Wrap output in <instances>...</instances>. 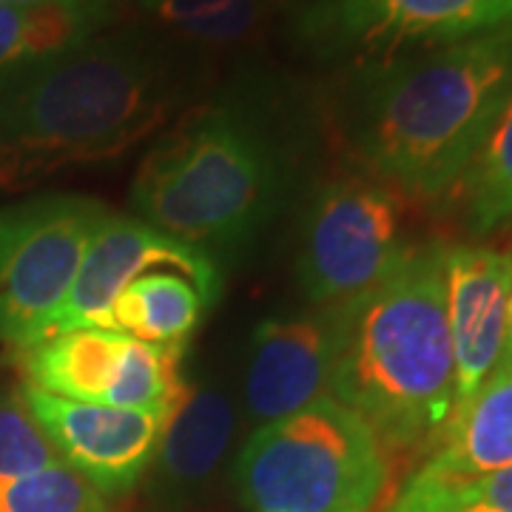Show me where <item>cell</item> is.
Segmentation results:
<instances>
[{
  "label": "cell",
  "mask_w": 512,
  "mask_h": 512,
  "mask_svg": "<svg viewBox=\"0 0 512 512\" xmlns=\"http://www.w3.org/2000/svg\"><path fill=\"white\" fill-rule=\"evenodd\" d=\"M387 512H512V467L450 478L416 470Z\"/></svg>",
  "instance_id": "19"
},
{
  "label": "cell",
  "mask_w": 512,
  "mask_h": 512,
  "mask_svg": "<svg viewBox=\"0 0 512 512\" xmlns=\"http://www.w3.org/2000/svg\"><path fill=\"white\" fill-rule=\"evenodd\" d=\"M151 268H165L171 274L191 279L200 293L214 305L222 288V276L214 256L202 254L180 239L168 237L137 217L106 214L97 222L86 254L63 305L46 322L43 339L83 328H111V305L131 279Z\"/></svg>",
  "instance_id": "10"
},
{
  "label": "cell",
  "mask_w": 512,
  "mask_h": 512,
  "mask_svg": "<svg viewBox=\"0 0 512 512\" xmlns=\"http://www.w3.org/2000/svg\"><path fill=\"white\" fill-rule=\"evenodd\" d=\"M453 197L473 237H490L512 220V97Z\"/></svg>",
  "instance_id": "18"
},
{
  "label": "cell",
  "mask_w": 512,
  "mask_h": 512,
  "mask_svg": "<svg viewBox=\"0 0 512 512\" xmlns=\"http://www.w3.org/2000/svg\"><path fill=\"white\" fill-rule=\"evenodd\" d=\"M512 467V353H504L478 387V393L458 410L436 444L433 456L421 464L424 473L450 478L487 476Z\"/></svg>",
  "instance_id": "14"
},
{
  "label": "cell",
  "mask_w": 512,
  "mask_h": 512,
  "mask_svg": "<svg viewBox=\"0 0 512 512\" xmlns=\"http://www.w3.org/2000/svg\"><path fill=\"white\" fill-rule=\"evenodd\" d=\"M512 26V0H299L293 32L319 60L376 66Z\"/></svg>",
  "instance_id": "7"
},
{
  "label": "cell",
  "mask_w": 512,
  "mask_h": 512,
  "mask_svg": "<svg viewBox=\"0 0 512 512\" xmlns=\"http://www.w3.org/2000/svg\"><path fill=\"white\" fill-rule=\"evenodd\" d=\"M60 461L55 444L23 402V393L0 399V478L29 476Z\"/></svg>",
  "instance_id": "21"
},
{
  "label": "cell",
  "mask_w": 512,
  "mask_h": 512,
  "mask_svg": "<svg viewBox=\"0 0 512 512\" xmlns=\"http://www.w3.org/2000/svg\"><path fill=\"white\" fill-rule=\"evenodd\" d=\"M106 214L86 197L0 208V345L23 350L40 342Z\"/></svg>",
  "instance_id": "8"
},
{
  "label": "cell",
  "mask_w": 512,
  "mask_h": 512,
  "mask_svg": "<svg viewBox=\"0 0 512 512\" xmlns=\"http://www.w3.org/2000/svg\"><path fill=\"white\" fill-rule=\"evenodd\" d=\"M510 97L512 26L362 66L345 140L362 174L404 200H447Z\"/></svg>",
  "instance_id": "1"
},
{
  "label": "cell",
  "mask_w": 512,
  "mask_h": 512,
  "mask_svg": "<svg viewBox=\"0 0 512 512\" xmlns=\"http://www.w3.org/2000/svg\"><path fill=\"white\" fill-rule=\"evenodd\" d=\"M140 3L148 15H154L160 23L171 29H183L188 23L220 15L237 0H140Z\"/></svg>",
  "instance_id": "23"
},
{
  "label": "cell",
  "mask_w": 512,
  "mask_h": 512,
  "mask_svg": "<svg viewBox=\"0 0 512 512\" xmlns=\"http://www.w3.org/2000/svg\"><path fill=\"white\" fill-rule=\"evenodd\" d=\"M387 476L373 430L333 396L259 424L237 464L239 490L254 512H373Z\"/></svg>",
  "instance_id": "5"
},
{
  "label": "cell",
  "mask_w": 512,
  "mask_h": 512,
  "mask_svg": "<svg viewBox=\"0 0 512 512\" xmlns=\"http://www.w3.org/2000/svg\"><path fill=\"white\" fill-rule=\"evenodd\" d=\"M211 302L183 274L131 279L111 305V328L154 348L185 350Z\"/></svg>",
  "instance_id": "16"
},
{
  "label": "cell",
  "mask_w": 512,
  "mask_h": 512,
  "mask_svg": "<svg viewBox=\"0 0 512 512\" xmlns=\"http://www.w3.org/2000/svg\"><path fill=\"white\" fill-rule=\"evenodd\" d=\"M0 6H83V9H106L109 0H0Z\"/></svg>",
  "instance_id": "24"
},
{
  "label": "cell",
  "mask_w": 512,
  "mask_h": 512,
  "mask_svg": "<svg viewBox=\"0 0 512 512\" xmlns=\"http://www.w3.org/2000/svg\"><path fill=\"white\" fill-rule=\"evenodd\" d=\"M183 353L137 342L120 330L83 328L18 350V359L32 387L60 399L177 413L188 393L180 373Z\"/></svg>",
  "instance_id": "9"
},
{
  "label": "cell",
  "mask_w": 512,
  "mask_h": 512,
  "mask_svg": "<svg viewBox=\"0 0 512 512\" xmlns=\"http://www.w3.org/2000/svg\"><path fill=\"white\" fill-rule=\"evenodd\" d=\"M234 427L237 413L225 390L214 384H202L197 390L188 387L154 456L160 478L171 490H191L205 484L228 453Z\"/></svg>",
  "instance_id": "15"
},
{
  "label": "cell",
  "mask_w": 512,
  "mask_h": 512,
  "mask_svg": "<svg viewBox=\"0 0 512 512\" xmlns=\"http://www.w3.org/2000/svg\"><path fill=\"white\" fill-rule=\"evenodd\" d=\"M339 311L268 319L254 330L245 365V407L259 424L293 416L330 396Z\"/></svg>",
  "instance_id": "13"
},
{
  "label": "cell",
  "mask_w": 512,
  "mask_h": 512,
  "mask_svg": "<svg viewBox=\"0 0 512 512\" xmlns=\"http://www.w3.org/2000/svg\"><path fill=\"white\" fill-rule=\"evenodd\" d=\"M288 160L268 117L214 103L185 117L146 154L131 183L137 220L202 254L234 251L279 208Z\"/></svg>",
  "instance_id": "4"
},
{
  "label": "cell",
  "mask_w": 512,
  "mask_h": 512,
  "mask_svg": "<svg viewBox=\"0 0 512 512\" xmlns=\"http://www.w3.org/2000/svg\"><path fill=\"white\" fill-rule=\"evenodd\" d=\"M504 353H512V293H510V325H507V348Z\"/></svg>",
  "instance_id": "25"
},
{
  "label": "cell",
  "mask_w": 512,
  "mask_h": 512,
  "mask_svg": "<svg viewBox=\"0 0 512 512\" xmlns=\"http://www.w3.org/2000/svg\"><path fill=\"white\" fill-rule=\"evenodd\" d=\"M0 512H106V498L60 461L29 476L0 478Z\"/></svg>",
  "instance_id": "20"
},
{
  "label": "cell",
  "mask_w": 512,
  "mask_h": 512,
  "mask_svg": "<svg viewBox=\"0 0 512 512\" xmlns=\"http://www.w3.org/2000/svg\"><path fill=\"white\" fill-rule=\"evenodd\" d=\"M103 18L83 6H0V72L92 40Z\"/></svg>",
  "instance_id": "17"
},
{
  "label": "cell",
  "mask_w": 512,
  "mask_h": 512,
  "mask_svg": "<svg viewBox=\"0 0 512 512\" xmlns=\"http://www.w3.org/2000/svg\"><path fill=\"white\" fill-rule=\"evenodd\" d=\"M259 12H262V0H237L220 15L188 23L177 32L191 40H200V43H231V40H239L248 29H254Z\"/></svg>",
  "instance_id": "22"
},
{
  "label": "cell",
  "mask_w": 512,
  "mask_h": 512,
  "mask_svg": "<svg viewBox=\"0 0 512 512\" xmlns=\"http://www.w3.org/2000/svg\"><path fill=\"white\" fill-rule=\"evenodd\" d=\"M510 293L512 254L487 245H444V302L456 365V413L476 396L504 356Z\"/></svg>",
  "instance_id": "12"
},
{
  "label": "cell",
  "mask_w": 512,
  "mask_h": 512,
  "mask_svg": "<svg viewBox=\"0 0 512 512\" xmlns=\"http://www.w3.org/2000/svg\"><path fill=\"white\" fill-rule=\"evenodd\" d=\"M330 396L384 453L439 444L456 413L441 242L413 245L379 288L339 311Z\"/></svg>",
  "instance_id": "3"
},
{
  "label": "cell",
  "mask_w": 512,
  "mask_h": 512,
  "mask_svg": "<svg viewBox=\"0 0 512 512\" xmlns=\"http://www.w3.org/2000/svg\"><path fill=\"white\" fill-rule=\"evenodd\" d=\"M20 393L46 439L55 444L57 456L89 478L103 495L126 493L140 481L174 416L72 402L43 393L32 384L20 387Z\"/></svg>",
  "instance_id": "11"
},
{
  "label": "cell",
  "mask_w": 512,
  "mask_h": 512,
  "mask_svg": "<svg viewBox=\"0 0 512 512\" xmlns=\"http://www.w3.org/2000/svg\"><path fill=\"white\" fill-rule=\"evenodd\" d=\"M177 100V69L143 35L86 40L0 72V191L126 154Z\"/></svg>",
  "instance_id": "2"
},
{
  "label": "cell",
  "mask_w": 512,
  "mask_h": 512,
  "mask_svg": "<svg viewBox=\"0 0 512 512\" xmlns=\"http://www.w3.org/2000/svg\"><path fill=\"white\" fill-rule=\"evenodd\" d=\"M404 197L365 174L328 183L302 222L296 276L308 302L342 311L379 288L410 254Z\"/></svg>",
  "instance_id": "6"
}]
</instances>
